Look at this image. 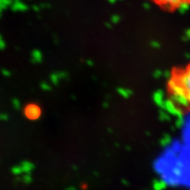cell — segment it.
Here are the masks:
<instances>
[{
  "mask_svg": "<svg viewBox=\"0 0 190 190\" xmlns=\"http://www.w3.org/2000/svg\"><path fill=\"white\" fill-rule=\"evenodd\" d=\"M168 87L176 103L190 107V63L172 71Z\"/></svg>",
  "mask_w": 190,
  "mask_h": 190,
  "instance_id": "obj_1",
  "label": "cell"
},
{
  "mask_svg": "<svg viewBox=\"0 0 190 190\" xmlns=\"http://www.w3.org/2000/svg\"><path fill=\"white\" fill-rule=\"evenodd\" d=\"M153 4L166 12H175L190 6V0H149Z\"/></svg>",
  "mask_w": 190,
  "mask_h": 190,
  "instance_id": "obj_2",
  "label": "cell"
},
{
  "mask_svg": "<svg viewBox=\"0 0 190 190\" xmlns=\"http://www.w3.org/2000/svg\"><path fill=\"white\" fill-rule=\"evenodd\" d=\"M26 115L31 120H36L41 115V109L36 105H28L25 109Z\"/></svg>",
  "mask_w": 190,
  "mask_h": 190,
  "instance_id": "obj_3",
  "label": "cell"
},
{
  "mask_svg": "<svg viewBox=\"0 0 190 190\" xmlns=\"http://www.w3.org/2000/svg\"><path fill=\"white\" fill-rule=\"evenodd\" d=\"M21 168H22V172L23 173H29L35 168V166L33 163L29 162V161H24L20 164Z\"/></svg>",
  "mask_w": 190,
  "mask_h": 190,
  "instance_id": "obj_4",
  "label": "cell"
},
{
  "mask_svg": "<svg viewBox=\"0 0 190 190\" xmlns=\"http://www.w3.org/2000/svg\"><path fill=\"white\" fill-rule=\"evenodd\" d=\"M32 59L34 63H41L42 60V55L39 50H34L32 53Z\"/></svg>",
  "mask_w": 190,
  "mask_h": 190,
  "instance_id": "obj_5",
  "label": "cell"
},
{
  "mask_svg": "<svg viewBox=\"0 0 190 190\" xmlns=\"http://www.w3.org/2000/svg\"><path fill=\"white\" fill-rule=\"evenodd\" d=\"M60 79H61V78H60L58 73H53V74H51V76H50V80H51V82H52L54 85H57Z\"/></svg>",
  "mask_w": 190,
  "mask_h": 190,
  "instance_id": "obj_6",
  "label": "cell"
},
{
  "mask_svg": "<svg viewBox=\"0 0 190 190\" xmlns=\"http://www.w3.org/2000/svg\"><path fill=\"white\" fill-rule=\"evenodd\" d=\"M186 138H187V143H188V144H189V147H187L188 149H189L190 150V121H189V126L187 127V133H186Z\"/></svg>",
  "mask_w": 190,
  "mask_h": 190,
  "instance_id": "obj_7",
  "label": "cell"
},
{
  "mask_svg": "<svg viewBox=\"0 0 190 190\" xmlns=\"http://www.w3.org/2000/svg\"><path fill=\"white\" fill-rule=\"evenodd\" d=\"M12 172H13V173H14V174H16V175H19V174L23 173L22 168H21V166H20V165H19V166H14V167L12 169Z\"/></svg>",
  "mask_w": 190,
  "mask_h": 190,
  "instance_id": "obj_8",
  "label": "cell"
},
{
  "mask_svg": "<svg viewBox=\"0 0 190 190\" xmlns=\"http://www.w3.org/2000/svg\"><path fill=\"white\" fill-rule=\"evenodd\" d=\"M22 180H23V181H24L25 183L29 184V183H31V181H32V176H31L29 173H26V174L23 176Z\"/></svg>",
  "mask_w": 190,
  "mask_h": 190,
  "instance_id": "obj_9",
  "label": "cell"
},
{
  "mask_svg": "<svg viewBox=\"0 0 190 190\" xmlns=\"http://www.w3.org/2000/svg\"><path fill=\"white\" fill-rule=\"evenodd\" d=\"M13 106L15 109H19L20 108V102L18 99H13Z\"/></svg>",
  "mask_w": 190,
  "mask_h": 190,
  "instance_id": "obj_10",
  "label": "cell"
},
{
  "mask_svg": "<svg viewBox=\"0 0 190 190\" xmlns=\"http://www.w3.org/2000/svg\"><path fill=\"white\" fill-rule=\"evenodd\" d=\"M41 87L44 91H50V90H51V86H50L49 84L45 83V82L41 84Z\"/></svg>",
  "mask_w": 190,
  "mask_h": 190,
  "instance_id": "obj_11",
  "label": "cell"
},
{
  "mask_svg": "<svg viewBox=\"0 0 190 190\" xmlns=\"http://www.w3.org/2000/svg\"><path fill=\"white\" fill-rule=\"evenodd\" d=\"M8 120V115L6 114H0V121H7Z\"/></svg>",
  "mask_w": 190,
  "mask_h": 190,
  "instance_id": "obj_12",
  "label": "cell"
},
{
  "mask_svg": "<svg viewBox=\"0 0 190 190\" xmlns=\"http://www.w3.org/2000/svg\"><path fill=\"white\" fill-rule=\"evenodd\" d=\"M2 73H3V75L5 77H10L11 76V72L9 71H7V70H4V71H2Z\"/></svg>",
  "mask_w": 190,
  "mask_h": 190,
  "instance_id": "obj_13",
  "label": "cell"
},
{
  "mask_svg": "<svg viewBox=\"0 0 190 190\" xmlns=\"http://www.w3.org/2000/svg\"><path fill=\"white\" fill-rule=\"evenodd\" d=\"M5 47V44H4V41H3L2 37L0 36V49H3Z\"/></svg>",
  "mask_w": 190,
  "mask_h": 190,
  "instance_id": "obj_14",
  "label": "cell"
},
{
  "mask_svg": "<svg viewBox=\"0 0 190 190\" xmlns=\"http://www.w3.org/2000/svg\"><path fill=\"white\" fill-rule=\"evenodd\" d=\"M65 190H76V188L75 187H69V188H67Z\"/></svg>",
  "mask_w": 190,
  "mask_h": 190,
  "instance_id": "obj_15",
  "label": "cell"
},
{
  "mask_svg": "<svg viewBox=\"0 0 190 190\" xmlns=\"http://www.w3.org/2000/svg\"><path fill=\"white\" fill-rule=\"evenodd\" d=\"M73 169H74V170H77V166H73Z\"/></svg>",
  "mask_w": 190,
  "mask_h": 190,
  "instance_id": "obj_16",
  "label": "cell"
}]
</instances>
